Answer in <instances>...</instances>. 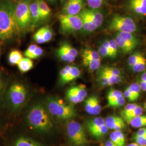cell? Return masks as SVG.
Here are the masks:
<instances>
[{"label":"cell","mask_w":146,"mask_h":146,"mask_svg":"<svg viewBox=\"0 0 146 146\" xmlns=\"http://www.w3.org/2000/svg\"><path fill=\"white\" fill-rule=\"evenodd\" d=\"M15 15V2L0 0V40L7 41L20 35Z\"/></svg>","instance_id":"cell-1"},{"label":"cell","mask_w":146,"mask_h":146,"mask_svg":"<svg viewBox=\"0 0 146 146\" xmlns=\"http://www.w3.org/2000/svg\"><path fill=\"white\" fill-rule=\"evenodd\" d=\"M51 117L45 106L36 104L29 110L27 121L33 130L46 133L50 131L54 127Z\"/></svg>","instance_id":"cell-2"},{"label":"cell","mask_w":146,"mask_h":146,"mask_svg":"<svg viewBox=\"0 0 146 146\" xmlns=\"http://www.w3.org/2000/svg\"><path fill=\"white\" fill-rule=\"evenodd\" d=\"M45 107L51 116L58 120L70 121L77 115L75 107L72 104H67L56 97L49 96L46 100Z\"/></svg>","instance_id":"cell-3"},{"label":"cell","mask_w":146,"mask_h":146,"mask_svg":"<svg viewBox=\"0 0 146 146\" xmlns=\"http://www.w3.org/2000/svg\"><path fill=\"white\" fill-rule=\"evenodd\" d=\"M31 0H20L15 2V15L20 33L32 30L29 7Z\"/></svg>","instance_id":"cell-4"},{"label":"cell","mask_w":146,"mask_h":146,"mask_svg":"<svg viewBox=\"0 0 146 146\" xmlns=\"http://www.w3.org/2000/svg\"><path fill=\"white\" fill-rule=\"evenodd\" d=\"M27 97L26 87L21 83L13 84L7 90L6 101L11 110H19L25 104Z\"/></svg>","instance_id":"cell-5"},{"label":"cell","mask_w":146,"mask_h":146,"mask_svg":"<svg viewBox=\"0 0 146 146\" xmlns=\"http://www.w3.org/2000/svg\"><path fill=\"white\" fill-rule=\"evenodd\" d=\"M66 133L71 146H85L88 143L84 126L76 121L72 120L68 121Z\"/></svg>","instance_id":"cell-6"},{"label":"cell","mask_w":146,"mask_h":146,"mask_svg":"<svg viewBox=\"0 0 146 146\" xmlns=\"http://www.w3.org/2000/svg\"><path fill=\"white\" fill-rule=\"evenodd\" d=\"M61 33L70 35L82 29V21L78 15H68L61 14L58 16Z\"/></svg>","instance_id":"cell-7"},{"label":"cell","mask_w":146,"mask_h":146,"mask_svg":"<svg viewBox=\"0 0 146 146\" xmlns=\"http://www.w3.org/2000/svg\"><path fill=\"white\" fill-rule=\"evenodd\" d=\"M110 29L117 33L126 32L133 33L136 31L137 27L134 21L129 17L116 15L110 24Z\"/></svg>","instance_id":"cell-8"},{"label":"cell","mask_w":146,"mask_h":146,"mask_svg":"<svg viewBox=\"0 0 146 146\" xmlns=\"http://www.w3.org/2000/svg\"><path fill=\"white\" fill-rule=\"evenodd\" d=\"M87 96L86 87L82 84L70 87L66 93V99L71 104H77L84 101Z\"/></svg>","instance_id":"cell-9"},{"label":"cell","mask_w":146,"mask_h":146,"mask_svg":"<svg viewBox=\"0 0 146 146\" xmlns=\"http://www.w3.org/2000/svg\"><path fill=\"white\" fill-rule=\"evenodd\" d=\"M84 0H67L62 8V14L76 15L84 9Z\"/></svg>","instance_id":"cell-10"},{"label":"cell","mask_w":146,"mask_h":146,"mask_svg":"<svg viewBox=\"0 0 146 146\" xmlns=\"http://www.w3.org/2000/svg\"><path fill=\"white\" fill-rule=\"evenodd\" d=\"M104 121L109 130L121 131L125 127V121L121 117L116 115L109 116L104 119Z\"/></svg>","instance_id":"cell-11"},{"label":"cell","mask_w":146,"mask_h":146,"mask_svg":"<svg viewBox=\"0 0 146 146\" xmlns=\"http://www.w3.org/2000/svg\"><path fill=\"white\" fill-rule=\"evenodd\" d=\"M29 9L31 16L32 30H34L41 24L38 0H31Z\"/></svg>","instance_id":"cell-12"},{"label":"cell","mask_w":146,"mask_h":146,"mask_svg":"<svg viewBox=\"0 0 146 146\" xmlns=\"http://www.w3.org/2000/svg\"><path fill=\"white\" fill-rule=\"evenodd\" d=\"M79 15L81 17L82 21V29L86 33H92L95 31L98 27L89 15L87 9H84Z\"/></svg>","instance_id":"cell-13"},{"label":"cell","mask_w":146,"mask_h":146,"mask_svg":"<svg viewBox=\"0 0 146 146\" xmlns=\"http://www.w3.org/2000/svg\"><path fill=\"white\" fill-rule=\"evenodd\" d=\"M129 7L137 14L146 15V0H130Z\"/></svg>","instance_id":"cell-14"},{"label":"cell","mask_w":146,"mask_h":146,"mask_svg":"<svg viewBox=\"0 0 146 146\" xmlns=\"http://www.w3.org/2000/svg\"><path fill=\"white\" fill-rule=\"evenodd\" d=\"M118 34L132 50H133L139 44V41L136 37L131 33H117Z\"/></svg>","instance_id":"cell-15"},{"label":"cell","mask_w":146,"mask_h":146,"mask_svg":"<svg viewBox=\"0 0 146 146\" xmlns=\"http://www.w3.org/2000/svg\"><path fill=\"white\" fill-rule=\"evenodd\" d=\"M13 146H44L41 143L25 136L17 137L14 142Z\"/></svg>","instance_id":"cell-16"},{"label":"cell","mask_w":146,"mask_h":146,"mask_svg":"<svg viewBox=\"0 0 146 146\" xmlns=\"http://www.w3.org/2000/svg\"><path fill=\"white\" fill-rule=\"evenodd\" d=\"M104 125H105L104 119L102 117H97L88 120L86 122V128L89 133L92 134Z\"/></svg>","instance_id":"cell-17"},{"label":"cell","mask_w":146,"mask_h":146,"mask_svg":"<svg viewBox=\"0 0 146 146\" xmlns=\"http://www.w3.org/2000/svg\"><path fill=\"white\" fill-rule=\"evenodd\" d=\"M40 23L47 21L51 14V9L44 0H38Z\"/></svg>","instance_id":"cell-18"},{"label":"cell","mask_w":146,"mask_h":146,"mask_svg":"<svg viewBox=\"0 0 146 146\" xmlns=\"http://www.w3.org/2000/svg\"><path fill=\"white\" fill-rule=\"evenodd\" d=\"M81 75V71L80 69L76 66H72L71 69L68 75L64 78L60 80V84L62 85L68 84L74 80L78 78Z\"/></svg>","instance_id":"cell-19"},{"label":"cell","mask_w":146,"mask_h":146,"mask_svg":"<svg viewBox=\"0 0 146 146\" xmlns=\"http://www.w3.org/2000/svg\"><path fill=\"white\" fill-rule=\"evenodd\" d=\"M89 15L91 17L98 28L101 26L104 22V15L98 9H87Z\"/></svg>","instance_id":"cell-20"},{"label":"cell","mask_w":146,"mask_h":146,"mask_svg":"<svg viewBox=\"0 0 146 146\" xmlns=\"http://www.w3.org/2000/svg\"><path fill=\"white\" fill-rule=\"evenodd\" d=\"M17 66L21 73H25L30 71L33 68L34 63L31 58H23Z\"/></svg>","instance_id":"cell-21"},{"label":"cell","mask_w":146,"mask_h":146,"mask_svg":"<svg viewBox=\"0 0 146 146\" xmlns=\"http://www.w3.org/2000/svg\"><path fill=\"white\" fill-rule=\"evenodd\" d=\"M135 128H141L146 127V115H141L131 120L128 123Z\"/></svg>","instance_id":"cell-22"},{"label":"cell","mask_w":146,"mask_h":146,"mask_svg":"<svg viewBox=\"0 0 146 146\" xmlns=\"http://www.w3.org/2000/svg\"><path fill=\"white\" fill-rule=\"evenodd\" d=\"M82 59L92 60H101V56L99 52L96 50L90 49H84L82 52Z\"/></svg>","instance_id":"cell-23"},{"label":"cell","mask_w":146,"mask_h":146,"mask_svg":"<svg viewBox=\"0 0 146 146\" xmlns=\"http://www.w3.org/2000/svg\"><path fill=\"white\" fill-rule=\"evenodd\" d=\"M23 58V55L20 51L13 50L8 55V61L11 65H17Z\"/></svg>","instance_id":"cell-24"},{"label":"cell","mask_w":146,"mask_h":146,"mask_svg":"<svg viewBox=\"0 0 146 146\" xmlns=\"http://www.w3.org/2000/svg\"><path fill=\"white\" fill-rule=\"evenodd\" d=\"M122 95H123L122 92L119 90H117L115 89H110L107 96L108 106L110 107L111 104L113 102H114L116 100Z\"/></svg>","instance_id":"cell-25"},{"label":"cell","mask_w":146,"mask_h":146,"mask_svg":"<svg viewBox=\"0 0 146 146\" xmlns=\"http://www.w3.org/2000/svg\"><path fill=\"white\" fill-rule=\"evenodd\" d=\"M84 66L88 69L90 71H95L98 70L101 67V60H92L82 59Z\"/></svg>","instance_id":"cell-26"},{"label":"cell","mask_w":146,"mask_h":146,"mask_svg":"<svg viewBox=\"0 0 146 146\" xmlns=\"http://www.w3.org/2000/svg\"><path fill=\"white\" fill-rule=\"evenodd\" d=\"M99 70L98 73V82L102 87H108L113 86L114 84L105 74L101 72L100 70Z\"/></svg>","instance_id":"cell-27"},{"label":"cell","mask_w":146,"mask_h":146,"mask_svg":"<svg viewBox=\"0 0 146 146\" xmlns=\"http://www.w3.org/2000/svg\"><path fill=\"white\" fill-rule=\"evenodd\" d=\"M114 40L118 48H120L124 54H128L132 51L131 48L125 43L124 40L118 34H116Z\"/></svg>","instance_id":"cell-28"},{"label":"cell","mask_w":146,"mask_h":146,"mask_svg":"<svg viewBox=\"0 0 146 146\" xmlns=\"http://www.w3.org/2000/svg\"><path fill=\"white\" fill-rule=\"evenodd\" d=\"M59 48L62 49L64 52H67L68 54L73 56L74 58H76L78 55V51L77 50V49L67 42H64L62 43Z\"/></svg>","instance_id":"cell-29"},{"label":"cell","mask_w":146,"mask_h":146,"mask_svg":"<svg viewBox=\"0 0 146 146\" xmlns=\"http://www.w3.org/2000/svg\"><path fill=\"white\" fill-rule=\"evenodd\" d=\"M108 131H109V129L105 124L104 125L101 126V127H100L99 128H98L96 131H94V132L90 134V135L94 138L99 140L104 137V136L106 135V134L108 133Z\"/></svg>","instance_id":"cell-30"},{"label":"cell","mask_w":146,"mask_h":146,"mask_svg":"<svg viewBox=\"0 0 146 146\" xmlns=\"http://www.w3.org/2000/svg\"><path fill=\"white\" fill-rule=\"evenodd\" d=\"M56 54H57L58 58H59L61 60H62V61L66 62H73L75 60V58L68 54L67 52H64L63 50L59 48H58V50L56 51Z\"/></svg>","instance_id":"cell-31"},{"label":"cell","mask_w":146,"mask_h":146,"mask_svg":"<svg viewBox=\"0 0 146 146\" xmlns=\"http://www.w3.org/2000/svg\"><path fill=\"white\" fill-rule=\"evenodd\" d=\"M128 87L129 90L134 99V101L137 100L140 96L141 88L138 83H133L129 86Z\"/></svg>","instance_id":"cell-32"},{"label":"cell","mask_w":146,"mask_h":146,"mask_svg":"<svg viewBox=\"0 0 146 146\" xmlns=\"http://www.w3.org/2000/svg\"><path fill=\"white\" fill-rule=\"evenodd\" d=\"M143 112V108L141 107L140 106L137 105L135 108L131 112L130 114L128 115L127 117H125V119H124V121L128 123L133 119L135 118L137 116L142 115Z\"/></svg>","instance_id":"cell-33"},{"label":"cell","mask_w":146,"mask_h":146,"mask_svg":"<svg viewBox=\"0 0 146 146\" xmlns=\"http://www.w3.org/2000/svg\"><path fill=\"white\" fill-rule=\"evenodd\" d=\"M144 58L145 57L140 52H134L132 55H131V56H129V58H128V64L129 66L131 67Z\"/></svg>","instance_id":"cell-34"},{"label":"cell","mask_w":146,"mask_h":146,"mask_svg":"<svg viewBox=\"0 0 146 146\" xmlns=\"http://www.w3.org/2000/svg\"><path fill=\"white\" fill-rule=\"evenodd\" d=\"M131 68L133 71L136 73L144 71L146 68V59L145 58H142L140 61L136 63L135 64L131 67Z\"/></svg>","instance_id":"cell-35"},{"label":"cell","mask_w":146,"mask_h":146,"mask_svg":"<svg viewBox=\"0 0 146 146\" xmlns=\"http://www.w3.org/2000/svg\"><path fill=\"white\" fill-rule=\"evenodd\" d=\"M137 106V104H129L125 106V107L121 111V117L124 120L125 117L129 115L131 112Z\"/></svg>","instance_id":"cell-36"},{"label":"cell","mask_w":146,"mask_h":146,"mask_svg":"<svg viewBox=\"0 0 146 146\" xmlns=\"http://www.w3.org/2000/svg\"><path fill=\"white\" fill-rule=\"evenodd\" d=\"M43 38L46 42H49L52 40L53 36L52 29L49 27H43L41 28Z\"/></svg>","instance_id":"cell-37"},{"label":"cell","mask_w":146,"mask_h":146,"mask_svg":"<svg viewBox=\"0 0 146 146\" xmlns=\"http://www.w3.org/2000/svg\"><path fill=\"white\" fill-rule=\"evenodd\" d=\"M101 106L98 98L96 96H93V115L99 114L101 111Z\"/></svg>","instance_id":"cell-38"},{"label":"cell","mask_w":146,"mask_h":146,"mask_svg":"<svg viewBox=\"0 0 146 146\" xmlns=\"http://www.w3.org/2000/svg\"><path fill=\"white\" fill-rule=\"evenodd\" d=\"M101 68L104 72L109 73L111 75L115 76H122V73L120 69L118 68L110 66H104L102 67H101Z\"/></svg>","instance_id":"cell-39"},{"label":"cell","mask_w":146,"mask_h":146,"mask_svg":"<svg viewBox=\"0 0 146 146\" xmlns=\"http://www.w3.org/2000/svg\"><path fill=\"white\" fill-rule=\"evenodd\" d=\"M105 0H87V4L91 9H98L104 5Z\"/></svg>","instance_id":"cell-40"},{"label":"cell","mask_w":146,"mask_h":146,"mask_svg":"<svg viewBox=\"0 0 146 146\" xmlns=\"http://www.w3.org/2000/svg\"><path fill=\"white\" fill-rule=\"evenodd\" d=\"M84 109L88 114L93 115V96L85 100Z\"/></svg>","instance_id":"cell-41"},{"label":"cell","mask_w":146,"mask_h":146,"mask_svg":"<svg viewBox=\"0 0 146 146\" xmlns=\"http://www.w3.org/2000/svg\"><path fill=\"white\" fill-rule=\"evenodd\" d=\"M33 39L35 42L38 44H43V43H46V41L43 38L41 28L38 29L34 34V35L33 36Z\"/></svg>","instance_id":"cell-42"},{"label":"cell","mask_w":146,"mask_h":146,"mask_svg":"<svg viewBox=\"0 0 146 146\" xmlns=\"http://www.w3.org/2000/svg\"><path fill=\"white\" fill-rule=\"evenodd\" d=\"M133 140L141 146H146V136H140L134 135L132 138Z\"/></svg>","instance_id":"cell-43"},{"label":"cell","mask_w":146,"mask_h":146,"mask_svg":"<svg viewBox=\"0 0 146 146\" xmlns=\"http://www.w3.org/2000/svg\"><path fill=\"white\" fill-rule=\"evenodd\" d=\"M125 98L123 95H122L116 100L114 102H113L112 104H111L110 107H111L113 108H119L123 106L124 104H125Z\"/></svg>","instance_id":"cell-44"},{"label":"cell","mask_w":146,"mask_h":146,"mask_svg":"<svg viewBox=\"0 0 146 146\" xmlns=\"http://www.w3.org/2000/svg\"><path fill=\"white\" fill-rule=\"evenodd\" d=\"M43 54V50L42 49V48L37 47L35 50L31 54L30 56L28 58H29L31 59H36L38 58L41 57Z\"/></svg>","instance_id":"cell-45"},{"label":"cell","mask_w":146,"mask_h":146,"mask_svg":"<svg viewBox=\"0 0 146 146\" xmlns=\"http://www.w3.org/2000/svg\"><path fill=\"white\" fill-rule=\"evenodd\" d=\"M98 52H99L101 56H102L104 58H112L110 52L102 44L100 46Z\"/></svg>","instance_id":"cell-46"},{"label":"cell","mask_w":146,"mask_h":146,"mask_svg":"<svg viewBox=\"0 0 146 146\" xmlns=\"http://www.w3.org/2000/svg\"><path fill=\"white\" fill-rule=\"evenodd\" d=\"M110 141H112L114 143H115L116 146H123L119 140V137L115 134L114 131H113L112 133H111L110 134Z\"/></svg>","instance_id":"cell-47"},{"label":"cell","mask_w":146,"mask_h":146,"mask_svg":"<svg viewBox=\"0 0 146 146\" xmlns=\"http://www.w3.org/2000/svg\"><path fill=\"white\" fill-rule=\"evenodd\" d=\"M72 66H69V65L67 66L60 70V80L65 78L68 75V73H69V72L71 69Z\"/></svg>","instance_id":"cell-48"},{"label":"cell","mask_w":146,"mask_h":146,"mask_svg":"<svg viewBox=\"0 0 146 146\" xmlns=\"http://www.w3.org/2000/svg\"><path fill=\"white\" fill-rule=\"evenodd\" d=\"M37 47L38 46L36 44H32L31 45H30L25 51L24 55L26 58H28L29 56H30L31 54L35 50V49H36Z\"/></svg>","instance_id":"cell-49"},{"label":"cell","mask_w":146,"mask_h":146,"mask_svg":"<svg viewBox=\"0 0 146 146\" xmlns=\"http://www.w3.org/2000/svg\"><path fill=\"white\" fill-rule=\"evenodd\" d=\"M109 43H110V46L112 49V50L113 52V53L115 55V57L117 56V52H118V47L117 45L116 44V43L115 42L114 39H111L109 40Z\"/></svg>","instance_id":"cell-50"},{"label":"cell","mask_w":146,"mask_h":146,"mask_svg":"<svg viewBox=\"0 0 146 146\" xmlns=\"http://www.w3.org/2000/svg\"><path fill=\"white\" fill-rule=\"evenodd\" d=\"M123 96H125V98L128 100L130 102H134V99L131 94V92L129 90L128 87H127L125 89V90H124V93H123Z\"/></svg>","instance_id":"cell-51"},{"label":"cell","mask_w":146,"mask_h":146,"mask_svg":"<svg viewBox=\"0 0 146 146\" xmlns=\"http://www.w3.org/2000/svg\"><path fill=\"white\" fill-rule=\"evenodd\" d=\"M102 44L104 46V47L107 48V50H108V52H110V54L111 55L112 58H115V55H114V53H113V50H112L110 46V43H109V40H105V41H104V42L102 43Z\"/></svg>","instance_id":"cell-52"},{"label":"cell","mask_w":146,"mask_h":146,"mask_svg":"<svg viewBox=\"0 0 146 146\" xmlns=\"http://www.w3.org/2000/svg\"><path fill=\"white\" fill-rule=\"evenodd\" d=\"M134 135L140 136H146V127L140 128Z\"/></svg>","instance_id":"cell-53"},{"label":"cell","mask_w":146,"mask_h":146,"mask_svg":"<svg viewBox=\"0 0 146 146\" xmlns=\"http://www.w3.org/2000/svg\"><path fill=\"white\" fill-rule=\"evenodd\" d=\"M5 82L0 75V97L3 92V91L5 90Z\"/></svg>","instance_id":"cell-54"},{"label":"cell","mask_w":146,"mask_h":146,"mask_svg":"<svg viewBox=\"0 0 146 146\" xmlns=\"http://www.w3.org/2000/svg\"><path fill=\"white\" fill-rule=\"evenodd\" d=\"M140 87L141 88V89L142 90L146 92V81H140V82L139 83Z\"/></svg>","instance_id":"cell-55"},{"label":"cell","mask_w":146,"mask_h":146,"mask_svg":"<svg viewBox=\"0 0 146 146\" xmlns=\"http://www.w3.org/2000/svg\"><path fill=\"white\" fill-rule=\"evenodd\" d=\"M104 146H117L115 145V143H114L112 141L110 140H108L106 141L104 143Z\"/></svg>","instance_id":"cell-56"},{"label":"cell","mask_w":146,"mask_h":146,"mask_svg":"<svg viewBox=\"0 0 146 146\" xmlns=\"http://www.w3.org/2000/svg\"><path fill=\"white\" fill-rule=\"evenodd\" d=\"M140 80L143 81H146V72L142 74V75H141Z\"/></svg>","instance_id":"cell-57"},{"label":"cell","mask_w":146,"mask_h":146,"mask_svg":"<svg viewBox=\"0 0 146 146\" xmlns=\"http://www.w3.org/2000/svg\"><path fill=\"white\" fill-rule=\"evenodd\" d=\"M126 146H141L140 145H139L138 144L136 143L135 142H133V143H131L130 144H129L128 145Z\"/></svg>","instance_id":"cell-58"},{"label":"cell","mask_w":146,"mask_h":146,"mask_svg":"<svg viewBox=\"0 0 146 146\" xmlns=\"http://www.w3.org/2000/svg\"><path fill=\"white\" fill-rule=\"evenodd\" d=\"M144 108L146 110V100L145 102V104H144Z\"/></svg>","instance_id":"cell-59"},{"label":"cell","mask_w":146,"mask_h":146,"mask_svg":"<svg viewBox=\"0 0 146 146\" xmlns=\"http://www.w3.org/2000/svg\"><path fill=\"white\" fill-rule=\"evenodd\" d=\"M48 1H49V2H54L56 0H48Z\"/></svg>","instance_id":"cell-60"},{"label":"cell","mask_w":146,"mask_h":146,"mask_svg":"<svg viewBox=\"0 0 146 146\" xmlns=\"http://www.w3.org/2000/svg\"><path fill=\"white\" fill-rule=\"evenodd\" d=\"M1 126H2V122H1V120H0V128H1Z\"/></svg>","instance_id":"cell-61"},{"label":"cell","mask_w":146,"mask_h":146,"mask_svg":"<svg viewBox=\"0 0 146 146\" xmlns=\"http://www.w3.org/2000/svg\"><path fill=\"white\" fill-rule=\"evenodd\" d=\"M12 1H20V0H12Z\"/></svg>","instance_id":"cell-62"}]
</instances>
